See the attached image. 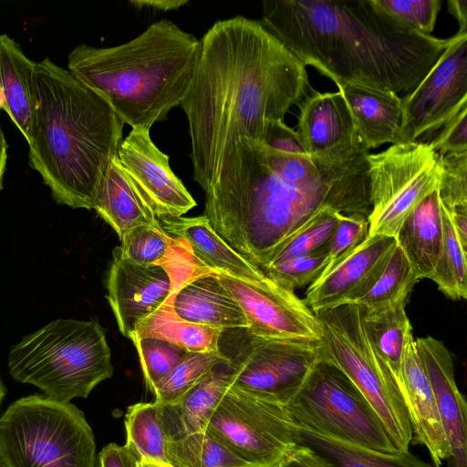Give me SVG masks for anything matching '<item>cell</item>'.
I'll return each instance as SVG.
<instances>
[{
	"mask_svg": "<svg viewBox=\"0 0 467 467\" xmlns=\"http://www.w3.org/2000/svg\"><path fill=\"white\" fill-rule=\"evenodd\" d=\"M129 4L133 7L141 9H153L158 11L176 10L188 4L187 0H130Z\"/></svg>",
	"mask_w": 467,
	"mask_h": 467,
	"instance_id": "cell-47",
	"label": "cell"
},
{
	"mask_svg": "<svg viewBox=\"0 0 467 467\" xmlns=\"http://www.w3.org/2000/svg\"><path fill=\"white\" fill-rule=\"evenodd\" d=\"M372 210L368 235L396 238L420 203L436 191L441 156L426 142L391 144L368 156Z\"/></svg>",
	"mask_w": 467,
	"mask_h": 467,
	"instance_id": "cell-10",
	"label": "cell"
},
{
	"mask_svg": "<svg viewBox=\"0 0 467 467\" xmlns=\"http://www.w3.org/2000/svg\"><path fill=\"white\" fill-rule=\"evenodd\" d=\"M201 40L169 19L112 47H76L67 70L103 98L131 129L150 130L180 106L193 78Z\"/></svg>",
	"mask_w": 467,
	"mask_h": 467,
	"instance_id": "cell-5",
	"label": "cell"
},
{
	"mask_svg": "<svg viewBox=\"0 0 467 467\" xmlns=\"http://www.w3.org/2000/svg\"><path fill=\"white\" fill-rule=\"evenodd\" d=\"M99 467H137L138 457L126 445L109 443L98 456Z\"/></svg>",
	"mask_w": 467,
	"mask_h": 467,
	"instance_id": "cell-45",
	"label": "cell"
},
{
	"mask_svg": "<svg viewBox=\"0 0 467 467\" xmlns=\"http://www.w3.org/2000/svg\"><path fill=\"white\" fill-rule=\"evenodd\" d=\"M441 213L442 248L431 279L450 298L464 299L467 297L466 252L457 238L448 213L441 206Z\"/></svg>",
	"mask_w": 467,
	"mask_h": 467,
	"instance_id": "cell-33",
	"label": "cell"
},
{
	"mask_svg": "<svg viewBox=\"0 0 467 467\" xmlns=\"http://www.w3.org/2000/svg\"><path fill=\"white\" fill-rule=\"evenodd\" d=\"M223 331L180 318L166 300L138 325L132 336L165 340L186 352H217Z\"/></svg>",
	"mask_w": 467,
	"mask_h": 467,
	"instance_id": "cell-30",
	"label": "cell"
},
{
	"mask_svg": "<svg viewBox=\"0 0 467 467\" xmlns=\"http://www.w3.org/2000/svg\"><path fill=\"white\" fill-rule=\"evenodd\" d=\"M449 12L459 23V33H467V0L448 1Z\"/></svg>",
	"mask_w": 467,
	"mask_h": 467,
	"instance_id": "cell-49",
	"label": "cell"
},
{
	"mask_svg": "<svg viewBox=\"0 0 467 467\" xmlns=\"http://www.w3.org/2000/svg\"><path fill=\"white\" fill-rule=\"evenodd\" d=\"M235 330L227 333L235 347L219 349L227 358L231 386L283 405L299 389L316 364L325 358L323 341L265 339L252 336L245 328Z\"/></svg>",
	"mask_w": 467,
	"mask_h": 467,
	"instance_id": "cell-11",
	"label": "cell"
},
{
	"mask_svg": "<svg viewBox=\"0 0 467 467\" xmlns=\"http://www.w3.org/2000/svg\"><path fill=\"white\" fill-rule=\"evenodd\" d=\"M7 143L0 127V190L3 187V178L6 168L7 162Z\"/></svg>",
	"mask_w": 467,
	"mask_h": 467,
	"instance_id": "cell-50",
	"label": "cell"
},
{
	"mask_svg": "<svg viewBox=\"0 0 467 467\" xmlns=\"http://www.w3.org/2000/svg\"><path fill=\"white\" fill-rule=\"evenodd\" d=\"M261 143L278 151L308 156L298 133L284 120L267 121Z\"/></svg>",
	"mask_w": 467,
	"mask_h": 467,
	"instance_id": "cell-44",
	"label": "cell"
},
{
	"mask_svg": "<svg viewBox=\"0 0 467 467\" xmlns=\"http://www.w3.org/2000/svg\"><path fill=\"white\" fill-rule=\"evenodd\" d=\"M396 245L394 237L368 235L347 258L308 286L304 302L314 313L353 304L377 281Z\"/></svg>",
	"mask_w": 467,
	"mask_h": 467,
	"instance_id": "cell-16",
	"label": "cell"
},
{
	"mask_svg": "<svg viewBox=\"0 0 467 467\" xmlns=\"http://www.w3.org/2000/svg\"><path fill=\"white\" fill-rule=\"evenodd\" d=\"M5 392H6L5 387L0 378V407H1L4 398L5 396Z\"/></svg>",
	"mask_w": 467,
	"mask_h": 467,
	"instance_id": "cell-52",
	"label": "cell"
},
{
	"mask_svg": "<svg viewBox=\"0 0 467 467\" xmlns=\"http://www.w3.org/2000/svg\"><path fill=\"white\" fill-rule=\"evenodd\" d=\"M227 358L217 352H188L183 359L153 388L155 400L171 404L181 399L217 365Z\"/></svg>",
	"mask_w": 467,
	"mask_h": 467,
	"instance_id": "cell-34",
	"label": "cell"
},
{
	"mask_svg": "<svg viewBox=\"0 0 467 467\" xmlns=\"http://www.w3.org/2000/svg\"><path fill=\"white\" fill-rule=\"evenodd\" d=\"M275 467H321L312 453L303 446L296 447Z\"/></svg>",
	"mask_w": 467,
	"mask_h": 467,
	"instance_id": "cell-46",
	"label": "cell"
},
{
	"mask_svg": "<svg viewBox=\"0 0 467 467\" xmlns=\"http://www.w3.org/2000/svg\"><path fill=\"white\" fill-rule=\"evenodd\" d=\"M351 113L356 131L369 151L400 142L401 98L391 91L354 83L337 86Z\"/></svg>",
	"mask_w": 467,
	"mask_h": 467,
	"instance_id": "cell-21",
	"label": "cell"
},
{
	"mask_svg": "<svg viewBox=\"0 0 467 467\" xmlns=\"http://www.w3.org/2000/svg\"><path fill=\"white\" fill-rule=\"evenodd\" d=\"M327 263V253L322 250L269 265L262 272L277 285L294 292L297 287L314 283L323 272Z\"/></svg>",
	"mask_w": 467,
	"mask_h": 467,
	"instance_id": "cell-39",
	"label": "cell"
},
{
	"mask_svg": "<svg viewBox=\"0 0 467 467\" xmlns=\"http://www.w3.org/2000/svg\"><path fill=\"white\" fill-rule=\"evenodd\" d=\"M418 280L411 264L397 244L377 281L353 304L371 308L407 298Z\"/></svg>",
	"mask_w": 467,
	"mask_h": 467,
	"instance_id": "cell-35",
	"label": "cell"
},
{
	"mask_svg": "<svg viewBox=\"0 0 467 467\" xmlns=\"http://www.w3.org/2000/svg\"><path fill=\"white\" fill-rule=\"evenodd\" d=\"M368 154L315 159L238 138L204 192L203 215L220 237L262 271L274 253L325 208L368 218Z\"/></svg>",
	"mask_w": 467,
	"mask_h": 467,
	"instance_id": "cell-1",
	"label": "cell"
},
{
	"mask_svg": "<svg viewBox=\"0 0 467 467\" xmlns=\"http://www.w3.org/2000/svg\"><path fill=\"white\" fill-rule=\"evenodd\" d=\"M296 445L307 449L321 467H437L410 451L380 452L310 431L291 423Z\"/></svg>",
	"mask_w": 467,
	"mask_h": 467,
	"instance_id": "cell-26",
	"label": "cell"
},
{
	"mask_svg": "<svg viewBox=\"0 0 467 467\" xmlns=\"http://www.w3.org/2000/svg\"><path fill=\"white\" fill-rule=\"evenodd\" d=\"M369 223L360 215L339 214L337 223L327 246V273L355 251L368 236Z\"/></svg>",
	"mask_w": 467,
	"mask_h": 467,
	"instance_id": "cell-42",
	"label": "cell"
},
{
	"mask_svg": "<svg viewBox=\"0 0 467 467\" xmlns=\"http://www.w3.org/2000/svg\"><path fill=\"white\" fill-rule=\"evenodd\" d=\"M414 340L409 345L403 358L399 389L416 441L426 447L433 464L440 467L444 460L450 459V448L434 393Z\"/></svg>",
	"mask_w": 467,
	"mask_h": 467,
	"instance_id": "cell-20",
	"label": "cell"
},
{
	"mask_svg": "<svg viewBox=\"0 0 467 467\" xmlns=\"http://www.w3.org/2000/svg\"><path fill=\"white\" fill-rule=\"evenodd\" d=\"M135 346L148 389L152 392L154 386L167 376L188 352L173 344L153 337L130 338Z\"/></svg>",
	"mask_w": 467,
	"mask_h": 467,
	"instance_id": "cell-38",
	"label": "cell"
},
{
	"mask_svg": "<svg viewBox=\"0 0 467 467\" xmlns=\"http://www.w3.org/2000/svg\"><path fill=\"white\" fill-rule=\"evenodd\" d=\"M374 3L408 28L426 36L433 31L441 0H374Z\"/></svg>",
	"mask_w": 467,
	"mask_h": 467,
	"instance_id": "cell-41",
	"label": "cell"
},
{
	"mask_svg": "<svg viewBox=\"0 0 467 467\" xmlns=\"http://www.w3.org/2000/svg\"><path fill=\"white\" fill-rule=\"evenodd\" d=\"M118 158L158 218L180 217L196 206L193 197L172 171L169 156L151 140L150 130L131 129L120 143Z\"/></svg>",
	"mask_w": 467,
	"mask_h": 467,
	"instance_id": "cell-15",
	"label": "cell"
},
{
	"mask_svg": "<svg viewBox=\"0 0 467 467\" xmlns=\"http://www.w3.org/2000/svg\"><path fill=\"white\" fill-rule=\"evenodd\" d=\"M107 288V298L119 330L130 338L138 325L171 295L172 285L169 274L161 266L136 265L124 257L117 246L112 251Z\"/></svg>",
	"mask_w": 467,
	"mask_h": 467,
	"instance_id": "cell-17",
	"label": "cell"
},
{
	"mask_svg": "<svg viewBox=\"0 0 467 467\" xmlns=\"http://www.w3.org/2000/svg\"><path fill=\"white\" fill-rule=\"evenodd\" d=\"M216 274L241 306L247 322L245 329L252 336L265 339L323 340L321 323L295 292L282 288L269 278L251 283Z\"/></svg>",
	"mask_w": 467,
	"mask_h": 467,
	"instance_id": "cell-14",
	"label": "cell"
},
{
	"mask_svg": "<svg viewBox=\"0 0 467 467\" xmlns=\"http://www.w3.org/2000/svg\"><path fill=\"white\" fill-rule=\"evenodd\" d=\"M168 451L173 467H252L207 431L170 441Z\"/></svg>",
	"mask_w": 467,
	"mask_h": 467,
	"instance_id": "cell-32",
	"label": "cell"
},
{
	"mask_svg": "<svg viewBox=\"0 0 467 467\" xmlns=\"http://www.w3.org/2000/svg\"><path fill=\"white\" fill-rule=\"evenodd\" d=\"M448 215L462 249L467 252V208L457 209Z\"/></svg>",
	"mask_w": 467,
	"mask_h": 467,
	"instance_id": "cell-48",
	"label": "cell"
},
{
	"mask_svg": "<svg viewBox=\"0 0 467 467\" xmlns=\"http://www.w3.org/2000/svg\"><path fill=\"white\" fill-rule=\"evenodd\" d=\"M239 467H250V466H239Z\"/></svg>",
	"mask_w": 467,
	"mask_h": 467,
	"instance_id": "cell-54",
	"label": "cell"
},
{
	"mask_svg": "<svg viewBox=\"0 0 467 467\" xmlns=\"http://www.w3.org/2000/svg\"><path fill=\"white\" fill-rule=\"evenodd\" d=\"M158 219L166 234L185 240L193 254L215 273L251 283L268 278L220 237L203 214Z\"/></svg>",
	"mask_w": 467,
	"mask_h": 467,
	"instance_id": "cell-23",
	"label": "cell"
},
{
	"mask_svg": "<svg viewBox=\"0 0 467 467\" xmlns=\"http://www.w3.org/2000/svg\"><path fill=\"white\" fill-rule=\"evenodd\" d=\"M400 142H428L462 108L467 106V33L457 32L433 67L401 98Z\"/></svg>",
	"mask_w": 467,
	"mask_h": 467,
	"instance_id": "cell-13",
	"label": "cell"
},
{
	"mask_svg": "<svg viewBox=\"0 0 467 467\" xmlns=\"http://www.w3.org/2000/svg\"><path fill=\"white\" fill-rule=\"evenodd\" d=\"M442 222L437 190L405 221L396 237L419 279L433 275L442 248Z\"/></svg>",
	"mask_w": 467,
	"mask_h": 467,
	"instance_id": "cell-27",
	"label": "cell"
},
{
	"mask_svg": "<svg viewBox=\"0 0 467 467\" xmlns=\"http://www.w3.org/2000/svg\"><path fill=\"white\" fill-rule=\"evenodd\" d=\"M414 342L434 393L450 459L453 467H467V405L456 384L451 353L431 336Z\"/></svg>",
	"mask_w": 467,
	"mask_h": 467,
	"instance_id": "cell-19",
	"label": "cell"
},
{
	"mask_svg": "<svg viewBox=\"0 0 467 467\" xmlns=\"http://www.w3.org/2000/svg\"><path fill=\"white\" fill-rule=\"evenodd\" d=\"M284 407L294 424L310 431L380 452L398 451L366 398L326 358Z\"/></svg>",
	"mask_w": 467,
	"mask_h": 467,
	"instance_id": "cell-9",
	"label": "cell"
},
{
	"mask_svg": "<svg viewBox=\"0 0 467 467\" xmlns=\"http://www.w3.org/2000/svg\"><path fill=\"white\" fill-rule=\"evenodd\" d=\"M407 298L363 309V327L376 353L387 365L398 385L406 350L414 340L405 310Z\"/></svg>",
	"mask_w": 467,
	"mask_h": 467,
	"instance_id": "cell-29",
	"label": "cell"
},
{
	"mask_svg": "<svg viewBox=\"0 0 467 467\" xmlns=\"http://www.w3.org/2000/svg\"><path fill=\"white\" fill-rule=\"evenodd\" d=\"M137 467H173L170 464L156 462L152 461H138Z\"/></svg>",
	"mask_w": 467,
	"mask_h": 467,
	"instance_id": "cell-51",
	"label": "cell"
},
{
	"mask_svg": "<svg viewBox=\"0 0 467 467\" xmlns=\"http://www.w3.org/2000/svg\"><path fill=\"white\" fill-rule=\"evenodd\" d=\"M0 467H6V464H5V461H4V458H3L2 454H1V452H0Z\"/></svg>",
	"mask_w": 467,
	"mask_h": 467,
	"instance_id": "cell-53",
	"label": "cell"
},
{
	"mask_svg": "<svg viewBox=\"0 0 467 467\" xmlns=\"http://www.w3.org/2000/svg\"><path fill=\"white\" fill-rule=\"evenodd\" d=\"M291 423L282 403L230 386L206 431L252 467H275L296 447Z\"/></svg>",
	"mask_w": 467,
	"mask_h": 467,
	"instance_id": "cell-12",
	"label": "cell"
},
{
	"mask_svg": "<svg viewBox=\"0 0 467 467\" xmlns=\"http://www.w3.org/2000/svg\"><path fill=\"white\" fill-rule=\"evenodd\" d=\"M10 375L61 402L87 399L113 375L111 352L96 320L59 318L25 337L8 354Z\"/></svg>",
	"mask_w": 467,
	"mask_h": 467,
	"instance_id": "cell-6",
	"label": "cell"
},
{
	"mask_svg": "<svg viewBox=\"0 0 467 467\" xmlns=\"http://www.w3.org/2000/svg\"><path fill=\"white\" fill-rule=\"evenodd\" d=\"M299 107L296 132L311 158H341L368 151L356 131L351 113L339 91H314Z\"/></svg>",
	"mask_w": 467,
	"mask_h": 467,
	"instance_id": "cell-18",
	"label": "cell"
},
{
	"mask_svg": "<svg viewBox=\"0 0 467 467\" xmlns=\"http://www.w3.org/2000/svg\"><path fill=\"white\" fill-rule=\"evenodd\" d=\"M93 209L119 237L136 226L160 224L122 168L118 155L112 160L99 189Z\"/></svg>",
	"mask_w": 467,
	"mask_h": 467,
	"instance_id": "cell-25",
	"label": "cell"
},
{
	"mask_svg": "<svg viewBox=\"0 0 467 467\" xmlns=\"http://www.w3.org/2000/svg\"><path fill=\"white\" fill-rule=\"evenodd\" d=\"M427 143L440 156L467 151V106L447 120Z\"/></svg>",
	"mask_w": 467,
	"mask_h": 467,
	"instance_id": "cell-43",
	"label": "cell"
},
{
	"mask_svg": "<svg viewBox=\"0 0 467 467\" xmlns=\"http://www.w3.org/2000/svg\"><path fill=\"white\" fill-rule=\"evenodd\" d=\"M363 309L358 304H345L315 313L323 327L325 358L354 383L397 451L406 452L413 436L409 414L392 373L367 337Z\"/></svg>",
	"mask_w": 467,
	"mask_h": 467,
	"instance_id": "cell-8",
	"label": "cell"
},
{
	"mask_svg": "<svg viewBox=\"0 0 467 467\" xmlns=\"http://www.w3.org/2000/svg\"><path fill=\"white\" fill-rule=\"evenodd\" d=\"M441 206L447 213L467 208V151L441 156Z\"/></svg>",
	"mask_w": 467,
	"mask_h": 467,
	"instance_id": "cell-40",
	"label": "cell"
},
{
	"mask_svg": "<svg viewBox=\"0 0 467 467\" xmlns=\"http://www.w3.org/2000/svg\"><path fill=\"white\" fill-rule=\"evenodd\" d=\"M32 96L29 165L57 203L93 209L123 140V122L103 98L48 57L35 63Z\"/></svg>",
	"mask_w": 467,
	"mask_h": 467,
	"instance_id": "cell-4",
	"label": "cell"
},
{
	"mask_svg": "<svg viewBox=\"0 0 467 467\" xmlns=\"http://www.w3.org/2000/svg\"><path fill=\"white\" fill-rule=\"evenodd\" d=\"M265 28L304 64L337 86L354 83L410 93L449 39L417 33L374 0H270Z\"/></svg>",
	"mask_w": 467,
	"mask_h": 467,
	"instance_id": "cell-3",
	"label": "cell"
},
{
	"mask_svg": "<svg viewBox=\"0 0 467 467\" xmlns=\"http://www.w3.org/2000/svg\"><path fill=\"white\" fill-rule=\"evenodd\" d=\"M6 467H95L96 443L85 414L70 402L34 394L0 417Z\"/></svg>",
	"mask_w": 467,
	"mask_h": 467,
	"instance_id": "cell-7",
	"label": "cell"
},
{
	"mask_svg": "<svg viewBox=\"0 0 467 467\" xmlns=\"http://www.w3.org/2000/svg\"><path fill=\"white\" fill-rule=\"evenodd\" d=\"M339 214L329 208L319 211L274 253L265 267L318 251H327Z\"/></svg>",
	"mask_w": 467,
	"mask_h": 467,
	"instance_id": "cell-36",
	"label": "cell"
},
{
	"mask_svg": "<svg viewBox=\"0 0 467 467\" xmlns=\"http://www.w3.org/2000/svg\"><path fill=\"white\" fill-rule=\"evenodd\" d=\"M125 445L139 461L170 464V441L164 427L161 403L154 400L130 406L125 414Z\"/></svg>",
	"mask_w": 467,
	"mask_h": 467,
	"instance_id": "cell-31",
	"label": "cell"
},
{
	"mask_svg": "<svg viewBox=\"0 0 467 467\" xmlns=\"http://www.w3.org/2000/svg\"><path fill=\"white\" fill-rule=\"evenodd\" d=\"M226 364L217 365L181 399L162 404L164 427L169 441L203 432L217 405L231 386Z\"/></svg>",
	"mask_w": 467,
	"mask_h": 467,
	"instance_id": "cell-24",
	"label": "cell"
},
{
	"mask_svg": "<svg viewBox=\"0 0 467 467\" xmlns=\"http://www.w3.org/2000/svg\"><path fill=\"white\" fill-rule=\"evenodd\" d=\"M119 239L122 255L142 266L160 265L173 243V237L166 234L160 224L136 226L125 232Z\"/></svg>",
	"mask_w": 467,
	"mask_h": 467,
	"instance_id": "cell-37",
	"label": "cell"
},
{
	"mask_svg": "<svg viewBox=\"0 0 467 467\" xmlns=\"http://www.w3.org/2000/svg\"><path fill=\"white\" fill-rule=\"evenodd\" d=\"M34 61L20 46L5 34L0 35V91L3 109L23 134L27 143L31 138L34 105L32 74Z\"/></svg>",
	"mask_w": 467,
	"mask_h": 467,
	"instance_id": "cell-28",
	"label": "cell"
},
{
	"mask_svg": "<svg viewBox=\"0 0 467 467\" xmlns=\"http://www.w3.org/2000/svg\"><path fill=\"white\" fill-rule=\"evenodd\" d=\"M167 300L185 321L223 330L247 327L241 306L215 272L188 280Z\"/></svg>",
	"mask_w": 467,
	"mask_h": 467,
	"instance_id": "cell-22",
	"label": "cell"
},
{
	"mask_svg": "<svg viewBox=\"0 0 467 467\" xmlns=\"http://www.w3.org/2000/svg\"><path fill=\"white\" fill-rule=\"evenodd\" d=\"M306 66L261 21L215 22L181 107L189 124L193 180L207 191L233 141L262 142L269 120H284L308 96Z\"/></svg>",
	"mask_w": 467,
	"mask_h": 467,
	"instance_id": "cell-2",
	"label": "cell"
}]
</instances>
